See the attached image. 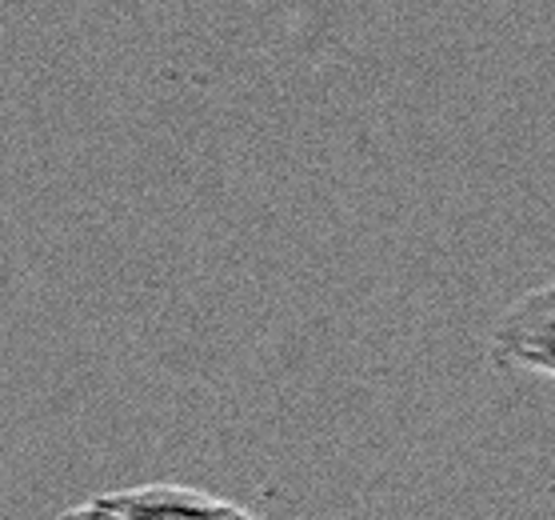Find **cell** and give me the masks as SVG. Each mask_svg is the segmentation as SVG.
<instances>
[{
	"mask_svg": "<svg viewBox=\"0 0 555 520\" xmlns=\"http://www.w3.org/2000/svg\"><path fill=\"white\" fill-rule=\"evenodd\" d=\"M492 360L500 368L535 372L555 381V277L524 292L492 332Z\"/></svg>",
	"mask_w": 555,
	"mask_h": 520,
	"instance_id": "obj_1",
	"label": "cell"
},
{
	"mask_svg": "<svg viewBox=\"0 0 555 520\" xmlns=\"http://www.w3.org/2000/svg\"><path fill=\"white\" fill-rule=\"evenodd\" d=\"M125 520H264L224 496L201 493L189 484H137L101 496Z\"/></svg>",
	"mask_w": 555,
	"mask_h": 520,
	"instance_id": "obj_2",
	"label": "cell"
},
{
	"mask_svg": "<svg viewBox=\"0 0 555 520\" xmlns=\"http://www.w3.org/2000/svg\"><path fill=\"white\" fill-rule=\"evenodd\" d=\"M56 520H125V517H120L116 508H108L101 496H96V500H85V505H76V508H68V512H61Z\"/></svg>",
	"mask_w": 555,
	"mask_h": 520,
	"instance_id": "obj_3",
	"label": "cell"
}]
</instances>
